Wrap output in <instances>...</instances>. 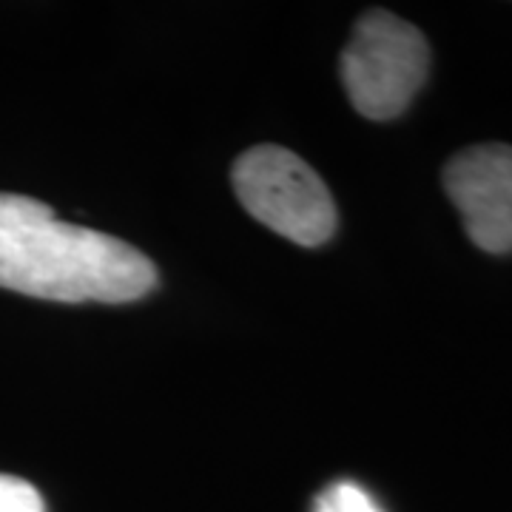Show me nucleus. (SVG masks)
<instances>
[{
  "mask_svg": "<svg viewBox=\"0 0 512 512\" xmlns=\"http://www.w3.org/2000/svg\"><path fill=\"white\" fill-rule=\"evenodd\" d=\"M157 285L146 254L57 220L46 202L0 194V288L52 302H134Z\"/></svg>",
  "mask_w": 512,
  "mask_h": 512,
  "instance_id": "f257e3e1",
  "label": "nucleus"
},
{
  "mask_svg": "<svg viewBox=\"0 0 512 512\" xmlns=\"http://www.w3.org/2000/svg\"><path fill=\"white\" fill-rule=\"evenodd\" d=\"M430 72V46L419 29L393 12L373 9L359 18L342 52V86L367 120L399 117Z\"/></svg>",
  "mask_w": 512,
  "mask_h": 512,
  "instance_id": "f03ea898",
  "label": "nucleus"
},
{
  "mask_svg": "<svg viewBox=\"0 0 512 512\" xmlns=\"http://www.w3.org/2000/svg\"><path fill=\"white\" fill-rule=\"evenodd\" d=\"M231 183L256 222L302 248H319L336 231V205L328 185L288 148H248L234 163Z\"/></svg>",
  "mask_w": 512,
  "mask_h": 512,
  "instance_id": "7ed1b4c3",
  "label": "nucleus"
},
{
  "mask_svg": "<svg viewBox=\"0 0 512 512\" xmlns=\"http://www.w3.org/2000/svg\"><path fill=\"white\" fill-rule=\"evenodd\" d=\"M444 191L461 214L467 237L487 254L512 251V146L481 143L444 165Z\"/></svg>",
  "mask_w": 512,
  "mask_h": 512,
  "instance_id": "20e7f679",
  "label": "nucleus"
},
{
  "mask_svg": "<svg viewBox=\"0 0 512 512\" xmlns=\"http://www.w3.org/2000/svg\"><path fill=\"white\" fill-rule=\"evenodd\" d=\"M313 512H384L382 504L356 481H336L313 501Z\"/></svg>",
  "mask_w": 512,
  "mask_h": 512,
  "instance_id": "39448f33",
  "label": "nucleus"
},
{
  "mask_svg": "<svg viewBox=\"0 0 512 512\" xmlns=\"http://www.w3.org/2000/svg\"><path fill=\"white\" fill-rule=\"evenodd\" d=\"M0 512H46V504L29 481L0 473Z\"/></svg>",
  "mask_w": 512,
  "mask_h": 512,
  "instance_id": "423d86ee",
  "label": "nucleus"
}]
</instances>
